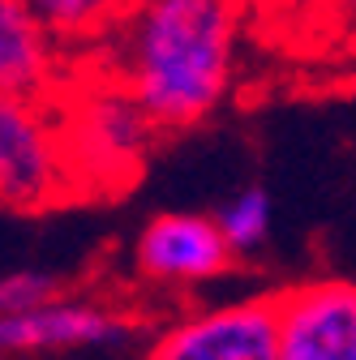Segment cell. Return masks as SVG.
<instances>
[{
	"label": "cell",
	"mask_w": 356,
	"mask_h": 360,
	"mask_svg": "<svg viewBox=\"0 0 356 360\" xmlns=\"http://www.w3.org/2000/svg\"><path fill=\"white\" fill-rule=\"evenodd\" d=\"M236 52L241 0H138L99 60L167 133L202 124L228 99Z\"/></svg>",
	"instance_id": "cell-1"
},
{
	"label": "cell",
	"mask_w": 356,
	"mask_h": 360,
	"mask_svg": "<svg viewBox=\"0 0 356 360\" xmlns=\"http://www.w3.org/2000/svg\"><path fill=\"white\" fill-rule=\"evenodd\" d=\"M65 159L73 176V198L125 193L142 180L159 124L125 90V82L103 60L73 65L56 95Z\"/></svg>",
	"instance_id": "cell-2"
},
{
	"label": "cell",
	"mask_w": 356,
	"mask_h": 360,
	"mask_svg": "<svg viewBox=\"0 0 356 360\" xmlns=\"http://www.w3.org/2000/svg\"><path fill=\"white\" fill-rule=\"evenodd\" d=\"M73 198L56 99L0 95V206L48 210Z\"/></svg>",
	"instance_id": "cell-3"
},
{
	"label": "cell",
	"mask_w": 356,
	"mask_h": 360,
	"mask_svg": "<svg viewBox=\"0 0 356 360\" xmlns=\"http://www.w3.org/2000/svg\"><path fill=\"white\" fill-rule=\"evenodd\" d=\"M146 360H279V296H249L172 326Z\"/></svg>",
	"instance_id": "cell-4"
},
{
	"label": "cell",
	"mask_w": 356,
	"mask_h": 360,
	"mask_svg": "<svg viewBox=\"0 0 356 360\" xmlns=\"http://www.w3.org/2000/svg\"><path fill=\"white\" fill-rule=\"evenodd\" d=\"M279 296V360H356V283L314 279Z\"/></svg>",
	"instance_id": "cell-5"
},
{
	"label": "cell",
	"mask_w": 356,
	"mask_h": 360,
	"mask_svg": "<svg viewBox=\"0 0 356 360\" xmlns=\"http://www.w3.org/2000/svg\"><path fill=\"white\" fill-rule=\"evenodd\" d=\"M138 270L155 283H206L228 275L232 249L215 214H155L133 245Z\"/></svg>",
	"instance_id": "cell-6"
},
{
	"label": "cell",
	"mask_w": 356,
	"mask_h": 360,
	"mask_svg": "<svg viewBox=\"0 0 356 360\" xmlns=\"http://www.w3.org/2000/svg\"><path fill=\"white\" fill-rule=\"evenodd\" d=\"M73 60L52 43L22 0H0V95L56 99Z\"/></svg>",
	"instance_id": "cell-7"
},
{
	"label": "cell",
	"mask_w": 356,
	"mask_h": 360,
	"mask_svg": "<svg viewBox=\"0 0 356 360\" xmlns=\"http://www.w3.org/2000/svg\"><path fill=\"white\" fill-rule=\"evenodd\" d=\"M129 318L86 300H52L34 313L0 318V352H65L129 339Z\"/></svg>",
	"instance_id": "cell-8"
},
{
	"label": "cell",
	"mask_w": 356,
	"mask_h": 360,
	"mask_svg": "<svg viewBox=\"0 0 356 360\" xmlns=\"http://www.w3.org/2000/svg\"><path fill=\"white\" fill-rule=\"evenodd\" d=\"M52 43L73 60H99L138 0H22Z\"/></svg>",
	"instance_id": "cell-9"
},
{
	"label": "cell",
	"mask_w": 356,
	"mask_h": 360,
	"mask_svg": "<svg viewBox=\"0 0 356 360\" xmlns=\"http://www.w3.org/2000/svg\"><path fill=\"white\" fill-rule=\"evenodd\" d=\"M271 214H275L271 193H266L262 185H249L215 219H219V232H224L232 253H253V249L266 245V236H271Z\"/></svg>",
	"instance_id": "cell-10"
},
{
	"label": "cell",
	"mask_w": 356,
	"mask_h": 360,
	"mask_svg": "<svg viewBox=\"0 0 356 360\" xmlns=\"http://www.w3.org/2000/svg\"><path fill=\"white\" fill-rule=\"evenodd\" d=\"M52 300H61V279L52 270H13V275H0V318L34 313Z\"/></svg>",
	"instance_id": "cell-11"
},
{
	"label": "cell",
	"mask_w": 356,
	"mask_h": 360,
	"mask_svg": "<svg viewBox=\"0 0 356 360\" xmlns=\"http://www.w3.org/2000/svg\"><path fill=\"white\" fill-rule=\"evenodd\" d=\"M326 5L339 13V18H348V22H356V0H326Z\"/></svg>",
	"instance_id": "cell-12"
}]
</instances>
